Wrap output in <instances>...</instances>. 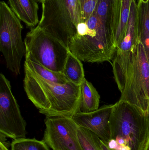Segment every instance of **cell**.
<instances>
[{"mask_svg":"<svg viewBox=\"0 0 149 150\" xmlns=\"http://www.w3.org/2000/svg\"><path fill=\"white\" fill-rule=\"evenodd\" d=\"M146 150H149V142L148 144V146H147V148H146Z\"/></svg>","mask_w":149,"mask_h":150,"instance_id":"cell-26","label":"cell"},{"mask_svg":"<svg viewBox=\"0 0 149 150\" xmlns=\"http://www.w3.org/2000/svg\"><path fill=\"white\" fill-rule=\"evenodd\" d=\"M110 139L126 141L130 150H146L149 142L148 112L125 100L113 105L109 120Z\"/></svg>","mask_w":149,"mask_h":150,"instance_id":"cell-4","label":"cell"},{"mask_svg":"<svg viewBox=\"0 0 149 150\" xmlns=\"http://www.w3.org/2000/svg\"><path fill=\"white\" fill-rule=\"evenodd\" d=\"M22 25L4 1L0 2V51L6 67L13 74H20L21 62L26 54L22 38Z\"/></svg>","mask_w":149,"mask_h":150,"instance_id":"cell-7","label":"cell"},{"mask_svg":"<svg viewBox=\"0 0 149 150\" xmlns=\"http://www.w3.org/2000/svg\"><path fill=\"white\" fill-rule=\"evenodd\" d=\"M62 73L68 81L78 86L81 85L85 79L81 61L69 52Z\"/></svg>","mask_w":149,"mask_h":150,"instance_id":"cell-15","label":"cell"},{"mask_svg":"<svg viewBox=\"0 0 149 150\" xmlns=\"http://www.w3.org/2000/svg\"><path fill=\"white\" fill-rule=\"evenodd\" d=\"M26 122L14 97L10 83L0 74V133L14 140L25 138Z\"/></svg>","mask_w":149,"mask_h":150,"instance_id":"cell-8","label":"cell"},{"mask_svg":"<svg viewBox=\"0 0 149 150\" xmlns=\"http://www.w3.org/2000/svg\"><path fill=\"white\" fill-rule=\"evenodd\" d=\"M36 1H37L38 2H40L42 3L43 2V1H44V0H36Z\"/></svg>","mask_w":149,"mask_h":150,"instance_id":"cell-25","label":"cell"},{"mask_svg":"<svg viewBox=\"0 0 149 150\" xmlns=\"http://www.w3.org/2000/svg\"><path fill=\"white\" fill-rule=\"evenodd\" d=\"M24 87L27 97L46 117H72L79 112L80 86L47 81L24 65Z\"/></svg>","mask_w":149,"mask_h":150,"instance_id":"cell-1","label":"cell"},{"mask_svg":"<svg viewBox=\"0 0 149 150\" xmlns=\"http://www.w3.org/2000/svg\"><path fill=\"white\" fill-rule=\"evenodd\" d=\"M112 0H97L94 13L102 22L108 24V15Z\"/></svg>","mask_w":149,"mask_h":150,"instance_id":"cell-21","label":"cell"},{"mask_svg":"<svg viewBox=\"0 0 149 150\" xmlns=\"http://www.w3.org/2000/svg\"><path fill=\"white\" fill-rule=\"evenodd\" d=\"M11 150H50L49 146L42 140L36 138L15 139L11 143Z\"/></svg>","mask_w":149,"mask_h":150,"instance_id":"cell-18","label":"cell"},{"mask_svg":"<svg viewBox=\"0 0 149 150\" xmlns=\"http://www.w3.org/2000/svg\"><path fill=\"white\" fill-rule=\"evenodd\" d=\"M101 150H112L108 147V145L106 143L101 140Z\"/></svg>","mask_w":149,"mask_h":150,"instance_id":"cell-23","label":"cell"},{"mask_svg":"<svg viewBox=\"0 0 149 150\" xmlns=\"http://www.w3.org/2000/svg\"><path fill=\"white\" fill-rule=\"evenodd\" d=\"M0 150H9L8 148L5 147L3 144L1 143H0Z\"/></svg>","mask_w":149,"mask_h":150,"instance_id":"cell-24","label":"cell"},{"mask_svg":"<svg viewBox=\"0 0 149 150\" xmlns=\"http://www.w3.org/2000/svg\"><path fill=\"white\" fill-rule=\"evenodd\" d=\"M24 42L25 59L52 71L63 72L70 51L62 42L38 25L27 33Z\"/></svg>","mask_w":149,"mask_h":150,"instance_id":"cell-6","label":"cell"},{"mask_svg":"<svg viewBox=\"0 0 149 150\" xmlns=\"http://www.w3.org/2000/svg\"><path fill=\"white\" fill-rule=\"evenodd\" d=\"M137 11L139 29L149 33V0H139Z\"/></svg>","mask_w":149,"mask_h":150,"instance_id":"cell-19","label":"cell"},{"mask_svg":"<svg viewBox=\"0 0 149 150\" xmlns=\"http://www.w3.org/2000/svg\"><path fill=\"white\" fill-rule=\"evenodd\" d=\"M78 136L82 150H101V139L90 130L79 127Z\"/></svg>","mask_w":149,"mask_h":150,"instance_id":"cell-17","label":"cell"},{"mask_svg":"<svg viewBox=\"0 0 149 150\" xmlns=\"http://www.w3.org/2000/svg\"><path fill=\"white\" fill-rule=\"evenodd\" d=\"M147 112H148V116L149 119V105L148 107V111H147Z\"/></svg>","mask_w":149,"mask_h":150,"instance_id":"cell-27","label":"cell"},{"mask_svg":"<svg viewBox=\"0 0 149 150\" xmlns=\"http://www.w3.org/2000/svg\"><path fill=\"white\" fill-rule=\"evenodd\" d=\"M68 49L81 61L102 63L113 61L116 44L109 24L99 19L94 12L86 22L79 24L77 34Z\"/></svg>","mask_w":149,"mask_h":150,"instance_id":"cell-2","label":"cell"},{"mask_svg":"<svg viewBox=\"0 0 149 150\" xmlns=\"http://www.w3.org/2000/svg\"><path fill=\"white\" fill-rule=\"evenodd\" d=\"M9 7L17 17L28 27L39 23L38 5L36 0H8Z\"/></svg>","mask_w":149,"mask_h":150,"instance_id":"cell-13","label":"cell"},{"mask_svg":"<svg viewBox=\"0 0 149 150\" xmlns=\"http://www.w3.org/2000/svg\"><path fill=\"white\" fill-rule=\"evenodd\" d=\"M43 141L53 150H83L78 136L79 127L72 117H46Z\"/></svg>","mask_w":149,"mask_h":150,"instance_id":"cell-9","label":"cell"},{"mask_svg":"<svg viewBox=\"0 0 149 150\" xmlns=\"http://www.w3.org/2000/svg\"><path fill=\"white\" fill-rule=\"evenodd\" d=\"M125 100L147 112L149 105V61L139 39L133 46L125 67L115 79Z\"/></svg>","mask_w":149,"mask_h":150,"instance_id":"cell-3","label":"cell"},{"mask_svg":"<svg viewBox=\"0 0 149 150\" xmlns=\"http://www.w3.org/2000/svg\"><path fill=\"white\" fill-rule=\"evenodd\" d=\"M113 106L105 105L90 112H78L72 118L79 127L93 132L107 144L111 135L109 120Z\"/></svg>","mask_w":149,"mask_h":150,"instance_id":"cell-11","label":"cell"},{"mask_svg":"<svg viewBox=\"0 0 149 150\" xmlns=\"http://www.w3.org/2000/svg\"><path fill=\"white\" fill-rule=\"evenodd\" d=\"M24 65H26L31 70L47 81L61 84H64L68 82L62 72L52 71L35 62L25 59Z\"/></svg>","mask_w":149,"mask_h":150,"instance_id":"cell-16","label":"cell"},{"mask_svg":"<svg viewBox=\"0 0 149 150\" xmlns=\"http://www.w3.org/2000/svg\"><path fill=\"white\" fill-rule=\"evenodd\" d=\"M97 0H79L80 23H85L95 11Z\"/></svg>","mask_w":149,"mask_h":150,"instance_id":"cell-20","label":"cell"},{"mask_svg":"<svg viewBox=\"0 0 149 150\" xmlns=\"http://www.w3.org/2000/svg\"><path fill=\"white\" fill-rule=\"evenodd\" d=\"M38 25L68 48L80 23L79 0H44Z\"/></svg>","mask_w":149,"mask_h":150,"instance_id":"cell-5","label":"cell"},{"mask_svg":"<svg viewBox=\"0 0 149 150\" xmlns=\"http://www.w3.org/2000/svg\"><path fill=\"white\" fill-rule=\"evenodd\" d=\"M140 39L137 4L136 0H132L126 31L122 40L117 45L115 54L112 61L114 77L117 76L121 73L132 47Z\"/></svg>","mask_w":149,"mask_h":150,"instance_id":"cell-10","label":"cell"},{"mask_svg":"<svg viewBox=\"0 0 149 150\" xmlns=\"http://www.w3.org/2000/svg\"><path fill=\"white\" fill-rule=\"evenodd\" d=\"M132 0H112L108 24L117 45L122 40L127 25Z\"/></svg>","mask_w":149,"mask_h":150,"instance_id":"cell-12","label":"cell"},{"mask_svg":"<svg viewBox=\"0 0 149 150\" xmlns=\"http://www.w3.org/2000/svg\"><path fill=\"white\" fill-rule=\"evenodd\" d=\"M7 137L5 135L0 133V143H1L2 144L4 145L5 147L8 148L11 145V144H10L9 143L7 142V138H6Z\"/></svg>","mask_w":149,"mask_h":150,"instance_id":"cell-22","label":"cell"},{"mask_svg":"<svg viewBox=\"0 0 149 150\" xmlns=\"http://www.w3.org/2000/svg\"><path fill=\"white\" fill-rule=\"evenodd\" d=\"M80 86L79 112H90L99 109L100 96L92 84L85 78Z\"/></svg>","mask_w":149,"mask_h":150,"instance_id":"cell-14","label":"cell"}]
</instances>
